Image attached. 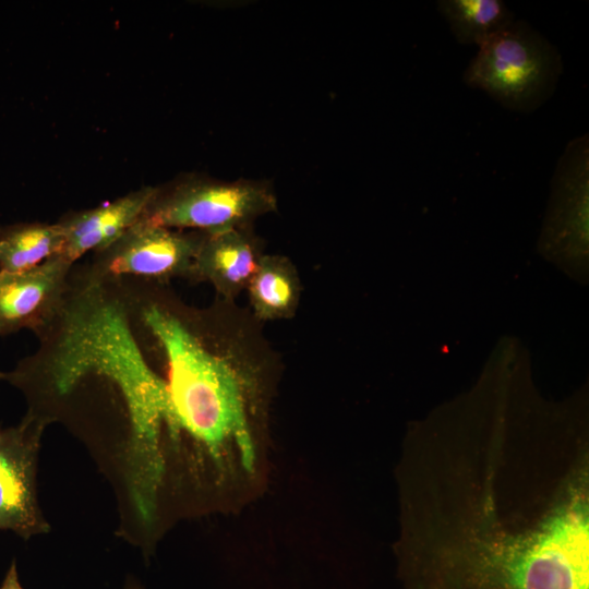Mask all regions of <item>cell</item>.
<instances>
[{"instance_id": "obj_1", "label": "cell", "mask_w": 589, "mask_h": 589, "mask_svg": "<svg viewBox=\"0 0 589 589\" xmlns=\"http://www.w3.org/2000/svg\"><path fill=\"white\" fill-rule=\"evenodd\" d=\"M417 450L408 540L429 589H551L589 572L585 452Z\"/></svg>"}, {"instance_id": "obj_2", "label": "cell", "mask_w": 589, "mask_h": 589, "mask_svg": "<svg viewBox=\"0 0 589 589\" xmlns=\"http://www.w3.org/2000/svg\"><path fill=\"white\" fill-rule=\"evenodd\" d=\"M132 315L167 383L191 462L204 483L253 474L273 354L232 302L182 301L169 285L122 278Z\"/></svg>"}, {"instance_id": "obj_3", "label": "cell", "mask_w": 589, "mask_h": 589, "mask_svg": "<svg viewBox=\"0 0 589 589\" xmlns=\"http://www.w3.org/2000/svg\"><path fill=\"white\" fill-rule=\"evenodd\" d=\"M562 71L558 49L526 21L514 20L478 47L462 80L508 110L531 112L552 96Z\"/></svg>"}, {"instance_id": "obj_4", "label": "cell", "mask_w": 589, "mask_h": 589, "mask_svg": "<svg viewBox=\"0 0 589 589\" xmlns=\"http://www.w3.org/2000/svg\"><path fill=\"white\" fill-rule=\"evenodd\" d=\"M276 209L277 197L267 181H224L192 173L155 187L141 220L212 235L251 226Z\"/></svg>"}, {"instance_id": "obj_5", "label": "cell", "mask_w": 589, "mask_h": 589, "mask_svg": "<svg viewBox=\"0 0 589 589\" xmlns=\"http://www.w3.org/2000/svg\"><path fill=\"white\" fill-rule=\"evenodd\" d=\"M206 233L178 230L139 220L116 241L92 254L87 268L103 278H132L169 285L190 280Z\"/></svg>"}, {"instance_id": "obj_6", "label": "cell", "mask_w": 589, "mask_h": 589, "mask_svg": "<svg viewBox=\"0 0 589 589\" xmlns=\"http://www.w3.org/2000/svg\"><path fill=\"white\" fill-rule=\"evenodd\" d=\"M47 425L25 414L14 426L0 428V530L24 540L50 529L37 500L36 473Z\"/></svg>"}, {"instance_id": "obj_7", "label": "cell", "mask_w": 589, "mask_h": 589, "mask_svg": "<svg viewBox=\"0 0 589 589\" xmlns=\"http://www.w3.org/2000/svg\"><path fill=\"white\" fill-rule=\"evenodd\" d=\"M73 265L56 255L25 272L0 271V337L43 328L62 303Z\"/></svg>"}, {"instance_id": "obj_8", "label": "cell", "mask_w": 589, "mask_h": 589, "mask_svg": "<svg viewBox=\"0 0 589 589\" xmlns=\"http://www.w3.org/2000/svg\"><path fill=\"white\" fill-rule=\"evenodd\" d=\"M154 190L144 187L96 207L63 215L57 221L63 233L60 255L75 264L85 254L110 245L141 219Z\"/></svg>"}, {"instance_id": "obj_9", "label": "cell", "mask_w": 589, "mask_h": 589, "mask_svg": "<svg viewBox=\"0 0 589 589\" xmlns=\"http://www.w3.org/2000/svg\"><path fill=\"white\" fill-rule=\"evenodd\" d=\"M263 254L251 226L206 233L190 281L208 283L219 299L232 302L247 289Z\"/></svg>"}, {"instance_id": "obj_10", "label": "cell", "mask_w": 589, "mask_h": 589, "mask_svg": "<svg viewBox=\"0 0 589 589\" xmlns=\"http://www.w3.org/2000/svg\"><path fill=\"white\" fill-rule=\"evenodd\" d=\"M245 290L251 315L260 322L293 317L302 287L297 268L288 257L263 254Z\"/></svg>"}, {"instance_id": "obj_11", "label": "cell", "mask_w": 589, "mask_h": 589, "mask_svg": "<svg viewBox=\"0 0 589 589\" xmlns=\"http://www.w3.org/2000/svg\"><path fill=\"white\" fill-rule=\"evenodd\" d=\"M63 233L58 223H19L0 228V271L21 273L60 255Z\"/></svg>"}, {"instance_id": "obj_12", "label": "cell", "mask_w": 589, "mask_h": 589, "mask_svg": "<svg viewBox=\"0 0 589 589\" xmlns=\"http://www.w3.org/2000/svg\"><path fill=\"white\" fill-rule=\"evenodd\" d=\"M436 8L461 45L479 47L515 20L502 0H438Z\"/></svg>"}, {"instance_id": "obj_13", "label": "cell", "mask_w": 589, "mask_h": 589, "mask_svg": "<svg viewBox=\"0 0 589 589\" xmlns=\"http://www.w3.org/2000/svg\"><path fill=\"white\" fill-rule=\"evenodd\" d=\"M0 589H24L19 580L15 561H12Z\"/></svg>"}, {"instance_id": "obj_14", "label": "cell", "mask_w": 589, "mask_h": 589, "mask_svg": "<svg viewBox=\"0 0 589 589\" xmlns=\"http://www.w3.org/2000/svg\"><path fill=\"white\" fill-rule=\"evenodd\" d=\"M127 589H140V588L137 586H135V585H130V586H128Z\"/></svg>"}, {"instance_id": "obj_15", "label": "cell", "mask_w": 589, "mask_h": 589, "mask_svg": "<svg viewBox=\"0 0 589 589\" xmlns=\"http://www.w3.org/2000/svg\"><path fill=\"white\" fill-rule=\"evenodd\" d=\"M0 373H1V371H0Z\"/></svg>"}]
</instances>
